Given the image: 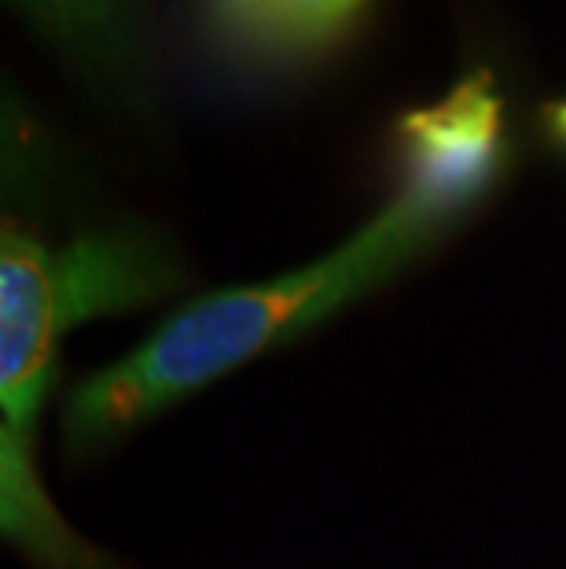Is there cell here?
Wrapping results in <instances>:
<instances>
[{"mask_svg": "<svg viewBox=\"0 0 566 569\" xmlns=\"http://www.w3.org/2000/svg\"><path fill=\"white\" fill-rule=\"evenodd\" d=\"M188 272L159 228L115 221L63 243L8 213L0 232V529L38 569H129L59 515L38 475V427L75 327L143 309Z\"/></svg>", "mask_w": 566, "mask_h": 569, "instance_id": "obj_1", "label": "cell"}, {"mask_svg": "<svg viewBox=\"0 0 566 569\" xmlns=\"http://www.w3.org/2000/svg\"><path fill=\"white\" fill-rule=\"evenodd\" d=\"M368 0H202L210 30L255 59H306L335 44Z\"/></svg>", "mask_w": 566, "mask_h": 569, "instance_id": "obj_5", "label": "cell"}, {"mask_svg": "<svg viewBox=\"0 0 566 569\" xmlns=\"http://www.w3.org/2000/svg\"><path fill=\"white\" fill-rule=\"evenodd\" d=\"M504 159V96L489 70H475L438 103L416 107L397 122V191L427 202L453 224L489 196Z\"/></svg>", "mask_w": 566, "mask_h": 569, "instance_id": "obj_3", "label": "cell"}, {"mask_svg": "<svg viewBox=\"0 0 566 569\" xmlns=\"http://www.w3.org/2000/svg\"><path fill=\"white\" fill-rule=\"evenodd\" d=\"M453 228L427 202L394 191L371 221L317 261L191 298L122 360L86 375L67 393L59 416L67 452H107L225 375L317 331L416 264Z\"/></svg>", "mask_w": 566, "mask_h": 569, "instance_id": "obj_2", "label": "cell"}, {"mask_svg": "<svg viewBox=\"0 0 566 569\" xmlns=\"http://www.w3.org/2000/svg\"><path fill=\"white\" fill-rule=\"evenodd\" d=\"M540 126H545L548 137L566 151V96H563V100L545 103V111H540Z\"/></svg>", "mask_w": 566, "mask_h": 569, "instance_id": "obj_6", "label": "cell"}, {"mask_svg": "<svg viewBox=\"0 0 566 569\" xmlns=\"http://www.w3.org/2000/svg\"><path fill=\"white\" fill-rule=\"evenodd\" d=\"M48 56L111 111L143 114L155 100L151 0H8Z\"/></svg>", "mask_w": 566, "mask_h": 569, "instance_id": "obj_4", "label": "cell"}]
</instances>
